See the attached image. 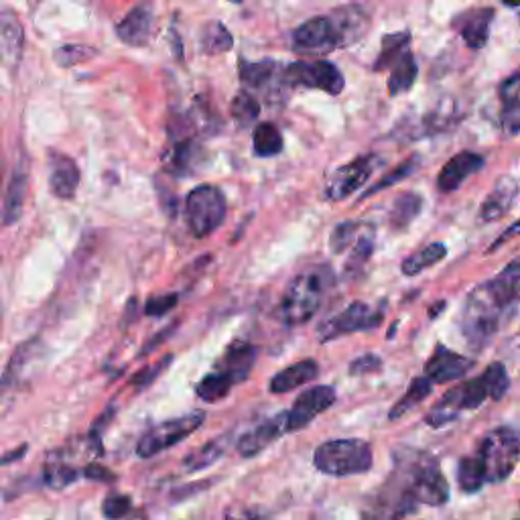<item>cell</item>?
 <instances>
[{"label": "cell", "instance_id": "1", "mask_svg": "<svg viewBox=\"0 0 520 520\" xmlns=\"http://www.w3.org/2000/svg\"><path fill=\"white\" fill-rule=\"evenodd\" d=\"M520 263H512L492 281L478 285L466 299L462 309V334L468 346L482 350L500 332L506 317L514 315L518 303Z\"/></svg>", "mask_w": 520, "mask_h": 520}, {"label": "cell", "instance_id": "2", "mask_svg": "<svg viewBox=\"0 0 520 520\" xmlns=\"http://www.w3.org/2000/svg\"><path fill=\"white\" fill-rule=\"evenodd\" d=\"M370 27V11L360 5L336 9L328 17L305 21L293 33V47L305 55H325L360 41Z\"/></svg>", "mask_w": 520, "mask_h": 520}, {"label": "cell", "instance_id": "3", "mask_svg": "<svg viewBox=\"0 0 520 520\" xmlns=\"http://www.w3.org/2000/svg\"><path fill=\"white\" fill-rule=\"evenodd\" d=\"M334 285V273L330 267H315L297 275L279 305V317L285 325L297 328L317 315L325 297Z\"/></svg>", "mask_w": 520, "mask_h": 520}, {"label": "cell", "instance_id": "4", "mask_svg": "<svg viewBox=\"0 0 520 520\" xmlns=\"http://www.w3.org/2000/svg\"><path fill=\"white\" fill-rule=\"evenodd\" d=\"M407 492L415 498L419 506H443L449 502V484L429 453H413L397 466Z\"/></svg>", "mask_w": 520, "mask_h": 520}, {"label": "cell", "instance_id": "5", "mask_svg": "<svg viewBox=\"0 0 520 520\" xmlns=\"http://www.w3.org/2000/svg\"><path fill=\"white\" fill-rule=\"evenodd\" d=\"M374 464L372 445L364 439H332L321 443L313 453L317 472L334 478L366 474Z\"/></svg>", "mask_w": 520, "mask_h": 520}, {"label": "cell", "instance_id": "6", "mask_svg": "<svg viewBox=\"0 0 520 520\" xmlns=\"http://www.w3.org/2000/svg\"><path fill=\"white\" fill-rule=\"evenodd\" d=\"M518 431L514 427H496L488 431L478 449V462L486 484H502L512 476L518 464Z\"/></svg>", "mask_w": 520, "mask_h": 520}, {"label": "cell", "instance_id": "7", "mask_svg": "<svg viewBox=\"0 0 520 520\" xmlns=\"http://www.w3.org/2000/svg\"><path fill=\"white\" fill-rule=\"evenodd\" d=\"M226 195L218 185H198L189 191L185 202V216L189 232L195 238H206L216 232L226 218Z\"/></svg>", "mask_w": 520, "mask_h": 520}, {"label": "cell", "instance_id": "8", "mask_svg": "<svg viewBox=\"0 0 520 520\" xmlns=\"http://www.w3.org/2000/svg\"><path fill=\"white\" fill-rule=\"evenodd\" d=\"M488 399H490L488 388L480 374L478 378L466 380L458 386H453L451 390H447V393L439 399V403L425 415V423L431 429L445 427V425L453 423L455 419H460L466 411H474V409L482 407Z\"/></svg>", "mask_w": 520, "mask_h": 520}, {"label": "cell", "instance_id": "9", "mask_svg": "<svg viewBox=\"0 0 520 520\" xmlns=\"http://www.w3.org/2000/svg\"><path fill=\"white\" fill-rule=\"evenodd\" d=\"M206 421V411H191L181 417L163 421L151 427L137 443V455L143 460L155 458L161 451H167L198 431Z\"/></svg>", "mask_w": 520, "mask_h": 520}, {"label": "cell", "instance_id": "10", "mask_svg": "<svg viewBox=\"0 0 520 520\" xmlns=\"http://www.w3.org/2000/svg\"><path fill=\"white\" fill-rule=\"evenodd\" d=\"M281 80L285 86H291V88H299V86L319 88L332 96L342 94V90L346 86L342 72L332 61H325V59L291 63L281 74Z\"/></svg>", "mask_w": 520, "mask_h": 520}, {"label": "cell", "instance_id": "11", "mask_svg": "<svg viewBox=\"0 0 520 520\" xmlns=\"http://www.w3.org/2000/svg\"><path fill=\"white\" fill-rule=\"evenodd\" d=\"M382 309H374L372 305L364 301H354L350 303L342 313L334 315L332 319L323 321L319 325V340L321 342H332L336 338L356 334V332H366L374 330L382 321Z\"/></svg>", "mask_w": 520, "mask_h": 520}, {"label": "cell", "instance_id": "12", "mask_svg": "<svg viewBox=\"0 0 520 520\" xmlns=\"http://www.w3.org/2000/svg\"><path fill=\"white\" fill-rule=\"evenodd\" d=\"M338 401L336 388L328 384L311 386L295 399L293 407L285 411L287 433H297L309 427L321 413L328 411Z\"/></svg>", "mask_w": 520, "mask_h": 520}, {"label": "cell", "instance_id": "13", "mask_svg": "<svg viewBox=\"0 0 520 520\" xmlns=\"http://www.w3.org/2000/svg\"><path fill=\"white\" fill-rule=\"evenodd\" d=\"M378 163L380 161L376 155H366L342 165L332 173L328 183H325V198L330 202H340L350 198L352 193H356L360 187L368 183Z\"/></svg>", "mask_w": 520, "mask_h": 520}, {"label": "cell", "instance_id": "14", "mask_svg": "<svg viewBox=\"0 0 520 520\" xmlns=\"http://www.w3.org/2000/svg\"><path fill=\"white\" fill-rule=\"evenodd\" d=\"M458 120H460L458 104H455L453 100H443L441 104H437L433 110L425 112L417 120L401 122L397 126V135L405 137V141H417L423 137H433V135L445 133V130L458 124Z\"/></svg>", "mask_w": 520, "mask_h": 520}, {"label": "cell", "instance_id": "15", "mask_svg": "<svg viewBox=\"0 0 520 520\" xmlns=\"http://www.w3.org/2000/svg\"><path fill=\"white\" fill-rule=\"evenodd\" d=\"M25 53V29L11 7L0 5V63L17 74Z\"/></svg>", "mask_w": 520, "mask_h": 520}, {"label": "cell", "instance_id": "16", "mask_svg": "<svg viewBox=\"0 0 520 520\" xmlns=\"http://www.w3.org/2000/svg\"><path fill=\"white\" fill-rule=\"evenodd\" d=\"M283 435H287L285 411L279 413V415H273V417H269L265 421H260L258 425H254L248 431H244L238 437V441H236V451L246 460L256 458L258 453H263L265 449H269Z\"/></svg>", "mask_w": 520, "mask_h": 520}, {"label": "cell", "instance_id": "17", "mask_svg": "<svg viewBox=\"0 0 520 520\" xmlns=\"http://www.w3.org/2000/svg\"><path fill=\"white\" fill-rule=\"evenodd\" d=\"M474 366L476 362L472 358L453 352L443 344H437L431 358L427 360L423 376L429 378L431 384H447L464 378Z\"/></svg>", "mask_w": 520, "mask_h": 520}, {"label": "cell", "instance_id": "18", "mask_svg": "<svg viewBox=\"0 0 520 520\" xmlns=\"http://www.w3.org/2000/svg\"><path fill=\"white\" fill-rule=\"evenodd\" d=\"M155 23V9L151 0H141L128 11V15L116 25V35L130 47H143L149 43Z\"/></svg>", "mask_w": 520, "mask_h": 520}, {"label": "cell", "instance_id": "19", "mask_svg": "<svg viewBox=\"0 0 520 520\" xmlns=\"http://www.w3.org/2000/svg\"><path fill=\"white\" fill-rule=\"evenodd\" d=\"M80 169L76 161L63 153L49 155V187L55 198L74 200L80 187Z\"/></svg>", "mask_w": 520, "mask_h": 520}, {"label": "cell", "instance_id": "20", "mask_svg": "<svg viewBox=\"0 0 520 520\" xmlns=\"http://www.w3.org/2000/svg\"><path fill=\"white\" fill-rule=\"evenodd\" d=\"M484 165H486V159L478 153H472V151L458 153L443 165V169L437 177V189L443 193H451L455 189H460L464 185V181L468 177H472L474 173H478Z\"/></svg>", "mask_w": 520, "mask_h": 520}, {"label": "cell", "instance_id": "21", "mask_svg": "<svg viewBox=\"0 0 520 520\" xmlns=\"http://www.w3.org/2000/svg\"><path fill=\"white\" fill-rule=\"evenodd\" d=\"M494 21V9L480 7L466 11L453 19V29H458L470 49H482L490 37V25Z\"/></svg>", "mask_w": 520, "mask_h": 520}, {"label": "cell", "instance_id": "22", "mask_svg": "<svg viewBox=\"0 0 520 520\" xmlns=\"http://www.w3.org/2000/svg\"><path fill=\"white\" fill-rule=\"evenodd\" d=\"M258 356V348L248 344V342H234L224 354L222 358L216 362L214 370L226 374L228 378L234 380V384H240L248 378L250 370L254 368Z\"/></svg>", "mask_w": 520, "mask_h": 520}, {"label": "cell", "instance_id": "23", "mask_svg": "<svg viewBox=\"0 0 520 520\" xmlns=\"http://www.w3.org/2000/svg\"><path fill=\"white\" fill-rule=\"evenodd\" d=\"M516 195H518V183L514 177L504 175L496 181L494 189L490 191L488 198L484 200L482 208H480V220L484 222H496L502 216H506L514 202H516Z\"/></svg>", "mask_w": 520, "mask_h": 520}, {"label": "cell", "instance_id": "24", "mask_svg": "<svg viewBox=\"0 0 520 520\" xmlns=\"http://www.w3.org/2000/svg\"><path fill=\"white\" fill-rule=\"evenodd\" d=\"M317 376H319V364L311 358H305L277 372L269 382V390L273 395H287L291 390H297L313 382Z\"/></svg>", "mask_w": 520, "mask_h": 520}, {"label": "cell", "instance_id": "25", "mask_svg": "<svg viewBox=\"0 0 520 520\" xmlns=\"http://www.w3.org/2000/svg\"><path fill=\"white\" fill-rule=\"evenodd\" d=\"M41 354V342L39 340H29L23 342L11 356L3 378H0V397L13 393L17 388V384L23 380V374L29 370V366L33 364V360Z\"/></svg>", "mask_w": 520, "mask_h": 520}, {"label": "cell", "instance_id": "26", "mask_svg": "<svg viewBox=\"0 0 520 520\" xmlns=\"http://www.w3.org/2000/svg\"><path fill=\"white\" fill-rule=\"evenodd\" d=\"M27 191H29V171L23 163H19L9 179V191H7V198H5V214H3V222L7 226L17 224L23 208H25V198H27Z\"/></svg>", "mask_w": 520, "mask_h": 520}, {"label": "cell", "instance_id": "27", "mask_svg": "<svg viewBox=\"0 0 520 520\" xmlns=\"http://www.w3.org/2000/svg\"><path fill=\"white\" fill-rule=\"evenodd\" d=\"M518 90H520V74L514 72L508 76L498 90L502 100V124L508 135H516L520 126V104H518Z\"/></svg>", "mask_w": 520, "mask_h": 520}, {"label": "cell", "instance_id": "28", "mask_svg": "<svg viewBox=\"0 0 520 520\" xmlns=\"http://www.w3.org/2000/svg\"><path fill=\"white\" fill-rule=\"evenodd\" d=\"M423 198L415 191H405L397 195L393 202V210L388 214V224L393 230H407L421 214Z\"/></svg>", "mask_w": 520, "mask_h": 520}, {"label": "cell", "instance_id": "29", "mask_svg": "<svg viewBox=\"0 0 520 520\" xmlns=\"http://www.w3.org/2000/svg\"><path fill=\"white\" fill-rule=\"evenodd\" d=\"M431 393H433V384H431L429 378H425V376L413 378L411 384H409V388H407V393L395 403L393 409H390L388 419H390V421L403 419L407 413L415 411L423 401H427Z\"/></svg>", "mask_w": 520, "mask_h": 520}, {"label": "cell", "instance_id": "30", "mask_svg": "<svg viewBox=\"0 0 520 520\" xmlns=\"http://www.w3.org/2000/svg\"><path fill=\"white\" fill-rule=\"evenodd\" d=\"M238 74H240V82L244 86L254 88V90H263L275 78L277 63L273 59H265V61L240 59L238 61Z\"/></svg>", "mask_w": 520, "mask_h": 520}, {"label": "cell", "instance_id": "31", "mask_svg": "<svg viewBox=\"0 0 520 520\" xmlns=\"http://www.w3.org/2000/svg\"><path fill=\"white\" fill-rule=\"evenodd\" d=\"M409 45H411V33L409 31L384 35L378 59L374 63V72H384V70L393 68V65L409 51Z\"/></svg>", "mask_w": 520, "mask_h": 520}, {"label": "cell", "instance_id": "32", "mask_svg": "<svg viewBox=\"0 0 520 520\" xmlns=\"http://www.w3.org/2000/svg\"><path fill=\"white\" fill-rule=\"evenodd\" d=\"M419 76V68H417V61L413 57L411 51H407L393 68H390V76H388V94L390 96H401L405 92H409L415 84Z\"/></svg>", "mask_w": 520, "mask_h": 520}, {"label": "cell", "instance_id": "33", "mask_svg": "<svg viewBox=\"0 0 520 520\" xmlns=\"http://www.w3.org/2000/svg\"><path fill=\"white\" fill-rule=\"evenodd\" d=\"M202 159V149L198 143H193L189 139L175 143V147L169 151L167 155V169L175 175H189L195 167H198V161Z\"/></svg>", "mask_w": 520, "mask_h": 520}, {"label": "cell", "instance_id": "34", "mask_svg": "<svg viewBox=\"0 0 520 520\" xmlns=\"http://www.w3.org/2000/svg\"><path fill=\"white\" fill-rule=\"evenodd\" d=\"M234 386L236 384L232 378H228L226 374H222L218 370H212L198 384H195V395H198L200 401L214 405V403L224 401L232 393Z\"/></svg>", "mask_w": 520, "mask_h": 520}, {"label": "cell", "instance_id": "35", "mask_svg": "<svg viewBox=\"0 0 520 520\" xmlns=\"http://www.w3.org/2000/svg\"><path fill=\"white\" fill-rule=\"evenodd\" d=\"M447 256V248L445 244L441 242H435V244H429L425 246L423 250L411 254L407 260H403L401 265V271L405 277H415L427 269H431L433 265H437L439 260H443Z\"/></svg>", "mask_w": 520, "mask_h": 520}, {"label": "cell", "instance_id": "36", "mask_svg": "<svg viewBox=\"0 0 520 520\" xmlns=\"http://www.w3.org/2000/svg\"><path fill=\"white\" fill-rule=\"evenodd\" d=\"M252 149L256 157H275L283 151L281 130L273 122H260L254 128Z\"/></svg>", "mask_w": 520, "mask_h": 520}, {"label": "cell", "instance_id": "37", "mask_svg": "<svg viewBox=\"0 0 520 520\" xmlns=\"http://www.w3.org/2000/svg\"><path fill=\"white\" fill-rule=\"evenodd\" d=\"M226 445H228V441L224 437L208 441L206 445H202L200 449H195L187 455V458L183 460V468L187 472H200V470L210 468L212 464H216L222 458Z\"/></svg>", "mask_w": 520, "mask_h": 520}, {"label": "cell", "instance_id": "38", "mask_svg": "<svg viewBox=\"0 0 520 520\" xmlns=\"http://www.w3.org/2000/svg\"><path fill=\"white\" fill-rule=\"evenodd\" d=\"M458 484L464 494H476L486 486L476 455H464L458 464Z\"/></svg>", "mask_w": 520, "mask_h": 520}, {"label": "cell", "instance_id": "39", "mask_svg": "<svg viewBox=\"0 0 520 520\" xmlns=\"http://www.w3.org/2000/svg\"><path fill=\"white\" fill-rule=\"evenodd\" d=\"M234 47V39H232V33L220 23V21H214V23H208L202 31V51L208 53V55H220V53H226Z\"/></svg>", "mask_w": 520, "mask_h": 520}, {"label": "cell", "instance_id": "40", "mask_svg": "<svg viewBox=\"0 0 520 520\" xmlns=\"http://www.w3.org/2000/svg\"><path fill=\"white\" fill-rule=\"evenodd\" d=\"M230 114H232V118L236 120L238 128H248V126H252V124L258 120V116H260V104H258V100H256L250 92L242 90V92H238L236 98L232 100Z\"/></svg>", "mask_w": 520, "mask_h": 520}, {"label": "cell", "instance_id": "41", "mask_svg": "<svg viewBox=\"0 0 520 520\" xmlns=\"http://www.w3.org/2000/svg\"><path fill=\"white\" fill-rule=\"evenodd\" d=\"M82 478V472L76 470L74 466L65 464V462H51L45 466V472H43V482L53 488V490H63L72 486L74 482H78Z\"/></svg>", "mask_w": 520, "mask_h": 520}, {"label": "cell", "instance_id": "42", "mask_svg": "<svg viewBox=\"0 0 520 520\" xmlns=\"http://www.w3.org/2000/svg\"><path fill=\"white\" fill-rule=\"evenodd\" d=\"M482 378L486 382L488 395H490L492 401L504 399V395L508 393V388H510V376H508V370H506V366L502 362H492L482 372Z\"/></svg>", "mask_w": 520, "mask_h": 520}, {"label": "cell", "instance_id": "43", "mask_svg": "<svg viewBox=\"0 0 520 520\" xmlns=\"http://www.w3.org/2000/svg\"><path fill=\"white\" fill-rule=\"evenodd\" d=\"M372 252H374V238L368 234V236H362L354 242V248L346 260V277H356L366 265L368 260L372 258Z\"/></svg>", "mask_w": 520, "mask_h": 520}, {"label": "cell", "instance_id": "44", "mask_svg": "<svg viewBox=\"0 0 520 520\" xmlns=\"http://www.w3.org/2000/svg\"><path fill=\"white\" fill-rule=\"evenodd\" d=\"M419 165H421V159H419L417 155L411 157V159H407V161H403L399 167H395L393 171L386 173L378 183H374V187H370V189L362 195V198H370V195L380 193V191H384L386 187H390V185H395V183H399V181L411 177V175L417 171Z\"/></svg>", "mask_w": 520, "mask_h": 520}, {"label": "cell", "instance_id": "45", "mask_svg": "<svg viewBox=\"0 0 520 520\" xmlns=\"http://www.w3.org/2000/svg\"><path fill=\"white\" fill-rule=\"evenodd\" d=\"M96 53L98 51L88 45H63L55 51V61L61 68H74V65L92 59Z\"/></svg>", "mask_w": 520, "mask_h": 520}, {"label": "cell", "instance_id": "46", "mask_svg": "<svg viewBox=\"0 0 520 520\" xmlns=\"http://www.w3.org/2000/svg\"><path fill=\"white\" fill-rule=\"evenodd\" d=\"M360 232V224L358 222H342L334 228L332 236H330V248L334 254H342L348 246H352L358 238Z\"/></svg>", "mask_w": 520, "mask_h": 520}, {"label": "cell", "instance_id": "47", "mask_svg": "<svg viewBox=\"0 0 520 520\" xmlns=\"http://www.w3.org/2000/svg\"><path fill=\"white\" fill-rule=\"evenodd\" d=\"M128 512H133V498L128 494H120V492H112L104 498L102 504V514L108 520H118L122 516H126Z\"/></svg>", "mask_w": 520, "mask_h": 520}, {"label": "cell", "instance_id": "48", "mask_svg": "<svg viewBox=\"0 0 520 520\" xmlns=\"http://www.w3.org/2000/svg\"><path fill=\"white\" fill-rule=\"evenodd\" d=\"M179 303V295L177 293H169V295H157V297H151L145 305V313L149 317H161L165 313H169L175 305Z\"/></svg>", "mask_w": 520, "mask_h": 520}, {"label": "cell", "instance_id": "49", "mask_svg": "<svg viewBox=\"0 0 520 520\" xmlns=\"http://www.w3.org/2000/svg\"><path fill=\"white\" fill-rule=\"evenodd\" d=\"M171 358L173 356H165V360H159L157 364H153V366H147V368H143L133 380H130V384L133 386H137V388H145V386H149V384H153L155 380H157V376L171 364Z\"/></svg>", "mask_w": 520, "mask_h": 520}, {"label": "cell", "instance_id": "50", "mask_svg": "<svg viewBox=\"0 0 520 520\" xmlns=\"http://www.w3.org/2000/svg\"><path fill=\"white\" fill-rule=\"evenodd\" d=\"M380 368H382V360H380L376 354H366V356L356 358V360L350 364V374H352V376H362V374L378 372Z\"/></svg>", "mask_w": 520, "mask_h": 520}, {"label": "cell", "instance_id": "51", "mask_svg": "<svg viewBox=\"0 0 520 520\" xmlns=\"http://www.w3.org/2000/svg\"><path fill=\"white\" fill-rule=\"evenodd\" d=\"M82 476L88 478V480H94V482H104V484L116 482V476L110 470H106V468H102L98 464H90L88 468H84Z\"/></svg>", "mask_w": 520, "mask_h": 520}, {"label": "cell", "instance_id": "52", "mask_svg": "<svg viewBox=\"0 0 520 520\" xmlns=\"http://www.w3.org/2000/svg\"><path fill=\"white\" fill-rule=\"evenodd\" d=\"M222 520H263L260 514L252 508H244V506H234L230 508Z\"/></svg>", "mask_w": 520, "mask_h": 520}, {"label": "cell", "instance_id": "53", "mask_svg": "<svg viewBox=\"0 0 520 520\" xmlns=\"http://www.w3.org/2000/svg\"><path fill=\"white\" fill-rule=\"evenodd\" d=\"M27 449H29V445L25 443V445H19L17 449H13V451L5 453L3 458H0V466H5V464H13V462H19V460H23V455L27 453Z\"/></svg>", "mask_w": 520, "mask_h": 520}, {"label": "cell", "instance_id": "54", "mask_svg": "<svg viewBox=\"0 0 520 520\" xmlns=\"http://www.w3.org/2000/svg\"><path fill=\"white\" fill-rule=\"evenodd\" d=\"M516 232H518V224H516V222H514V224H512V226H510V230H508V232H506V234H502V236H500V238H498V240H496V242H494V244H492V246H490V248H488V252H494V250H496V248H498V246H500V244H504V242H508V240H510V238H512V236H514V234H516Z\"/></svg>", "mask_w": 520, "mask_h": 520}, {"label": "cell", "instance_id": "55", "mask_svg": "<svg viewBox=\"0 0 520 520\" xmlns=\"http://www.w3.org/2000/svg\"><path fill=\"white\" fill-rule=\"evenodd\" d=\"M118 520H149V516H147L145 510H133V512H128L126 516H122Z\"/></svg>", "mask_w": 520, "mask_h": 520}, {"label": "cell", "instance_id": "56", "mask_svg": "<svg viewBox=\"0 0 520 520\" xmlns=\"http://www.w3.org/2000/svg\"><path fill=\"white\" fill-rule=\"evenodd\" d=\"M502 3H504L506 7H510V9H518V5H520V0H502Z\"/></svg>", "mask_w": 520, "mask_h": 520}, {"label": "cell", "instance_id": "57", "mask_svg": "<svg viewBox=\"0 0 520 520\" xmlns=\"http://www.w3.org/2000/svg\"><path fill=\"white\" fill-rule=\"evenodd\" d=\"M0 181H3V153H0Z\"/></svg>", "mask_w": 520, "mask_h": 520}, {"label": "cell", "instance_id": "58", "mask_svg": "<svg viewBox=\"0 0 520 520\" xmlns=\"http://www.w3.org/2000/svg\"><path fill=\"white\" fill-rule=\"evenodd\" d=\"M230 3H236V5H240V3H244V0H230Z\"/></svg>", "mask_w": 520, "mask_h": 520}, {"label": "cell", "instance_id": "59", "mask_svg": "<svg viewBox=\"0 0 520 520\" xmlns=\"http://www.w3.org/2000/svg\"><path fill=\"white\" fill-rule=\"evenodd\" d=\"M0 325H3V311H0Z\"/></svg>", "mask_w": 520, "mask_h": 520}]
</instances>
